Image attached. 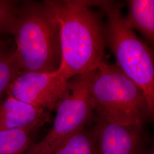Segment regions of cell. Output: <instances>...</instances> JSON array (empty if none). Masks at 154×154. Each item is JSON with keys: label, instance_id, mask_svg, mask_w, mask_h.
Returning <instances> with one entry per match:
<instances>
[{"label": "cell", "instance_id": "cell-1", "mask_svg": "<svg viewBox=\"0 0 154 154\" xmlns=\"http://www.w3.org/2000/svg\"><path fill=\"white\" fill-rule=\"evenodd\" d=\"M60 26L61 64L69 79L97 70L105 62V29L91 10L93 1L49 0Z\"/></svg>", "mask_w": 154, "mask_h": 154}, {"label": "cell", "instance_id": "cell-2", "mask_svg": "<svg viewBox=\"0 0 154 154\" xmlns=\"http://www.w3.org/2000/svg\"><path fill=\"white\" fill-rule=\"evenodd\" d=\"M11 34L22 72H53L59 69L62 58L60 26L46 1L24 2L18 8Z\"/></svg>", "mask_w": 154, "mask_h": 154}, {"label": "cell", "instance_id": "cell-3", "mask_svg": "<svg viewBox=\"0 0 154 154\" xmlns=\"http://www.w3.org/2000/svg\"><path fill=\"white\" fill-rule=\"evenodd\" d=\"M107 17L106 44L116 58V66L142 90L152 114L154 112V65L152 53L127 25L120 7L111 1H94Z\"/></svg>", "mask_w": 154, "mask_h": 154}, {"label": "cell", "instance_id": "cell-4", "mask_svg": "<svg viewBox=\"0 0 154 154\" xmlns=\"http://www.w3.org/2000/svg\"><path fill=\"white\" fill-rule=\"evenodd\" d=\"M97 116L118 124L142 128L153 115L142 90L115 65L104 62L97 69L91 87Z\"/></svg>", "mask_w": 154, "mask_h": 154}, {"label": "cell", "instance_id": "cell-5", "mask_svg": "<svg viewBox=\"0 0 154 154\" xmlns=\"http://www.w3.org/2000/svg\"><path fill=\"white\" fill-rule=\"evenodd\" d=\"M97 70L70 78L55 107L53 124L42 140L33 143L28 154H51L59 143L78 130L88 126L93 117L91 87Z\"/></svg>", "mask_w": 154, "mask_h": 154}, {"label": "cell", "instance_id": "cell-6", "mask_svg": "<svg viewBox=\"0 0 154 154\" xmlns=\"http://www.w3.org/2000/svg\"><path fill=\"white\" fill-rule=\"evenodd\" d=\"M68 80L60 69L53 72H22L6 94L51 112L62 97Z\"/></svg>", "mask_w": 154, "mask_h": 154}, {"label": "cell", "instance_id": "cell-7", "mask_svg": "<svg viewBox=\"0 0 154 154\" xmlns=\"http://www.w3.org/2000/svg\"><path fill=\"white\" fill-rule=\"evenodd\" d=\"M98 154H142V128L127 126L97 116L94 126Z\"/></svg>", "mask_w": 154, "mask_h": 154}, {"label": "cell", "instance_id": "cell-8", "mask_svg": "<svg viewBox=\"0 0 154 154\" xmlns=\"http://www.w3.org/2000/svg\"><path fill=\"white\" fill-rule=\"evenodd\" d=\"M51 121V112L7 94L0 100V131L24 130L34 132Z\"/></svg>", "mask_w": 154, "mask_h": 154}, {"label": "cell", "instance_id": "cell-9", "mask_svg": "<svg viewBox=\"0 0 154 154\" xmlns=\"http://www.w3.org/2000/svg\"><path fill=\"white\" fill-rule=\"evenodd\" d=\"M128 14L125 18L127 25L139 30L151 43L154 40V1H128Z\"/></svg>", "mask_w": 154, "mask_h": 154}, {"label": "cell", "instance_id": "cell-10", "mask_svg": "<svg viewBox=\"0 0 154 154\" xmlns=\"http://www.w3.org/2000/svg\"><path fill=\"white\" fill-rule=\"evenodd\" d=\"M51 154H98L94 127H85L72 133Z\"/></svg>", "mask_w": 154, "mask_h": 154}, {"label": "cell", "instance_id": "cell-11", "mask_svg": "<svg viewBox=\"0 0 154 154\" xmlns=\"http://www.w3.org/2000/svg\"><path fill=\"white\" fill-rule=\"evenodd\" d=\"M33 132L24 130L0 131V154H25L32 146Z\"/></svg>", "mask_w": 154, "mask_h": 154}, {"label": "cell", "instance_id": "cell-12", "mask_svg": "<svg viewBox=\"0 0 154 154\" xmlns=\"http://www.w3.org/2000/svg\"><path fill=\"white\" fill-rule=\"evenodd\" d=\"M22 72L15 51L7 53L0 51V100Z\"/></svg>", "mask_w": 154, "mask_h": 154}, {"label": "cell", "instance_id": "cell-13", "mask_svg": "<svg viewBox=\"0 0 154 154\" xmlns=\"http://www.w3.org/2000/svg\"><path fill=\"white\" fill-rule=\"evenodd\" d=\"M18 11L14 1L0 0V33L11 34Z\"/></svg>", "mask_w": 154, "mask_h": 154}, {"label": "cell", "instance_id": "cell-14", "mask_svg": "<svg viewBox=\"0 0 154 154\" xmlns=\"http://www.w3.org/2000/svg\"><path fill=\"white\" fill-rule=\"evenodd\" d=\"M142 154H154V151L153 148L149 149L148 151H143Z\"/></svg>", "mask_w": 154, "mask_h": 154}]
</instances>
